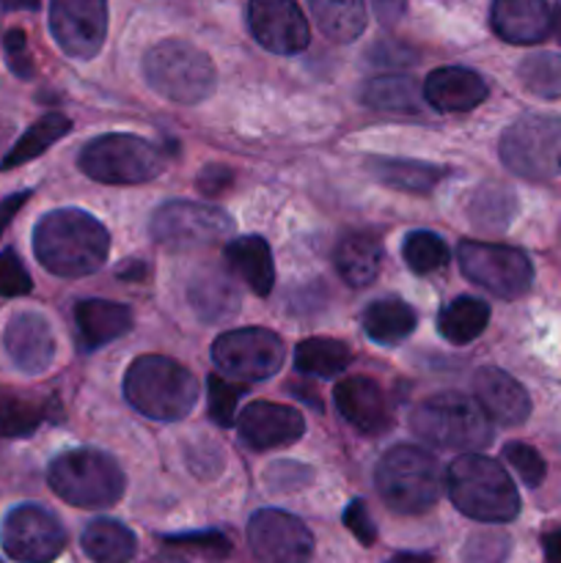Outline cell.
Returning <instances> with one entry per match:
<instances>
[{"instance_id":"obj_1","label":"cell","mask_w":561,"mask_h":563,"mask_svg":"<svg viewBox=\"0 0 561 563\" xmlns=\"http://www.w3.org/2000/svg\"><path fill=\"white\" fill-rule=\"evenodd\" d=\"M33 251L47 273L61 278H82L105 264L110 236L94 214L82 209H55L36 223Z\"/></svg>"},{"instance_id":"obj_2","label":"cell","mask_w":561,"mask_h":563,"mask_svg":"<svg viewBox=\"0 0 561 563\" xmlns=\"http://www.w3.org/2000/svg\"><path fill=\"white\" fill-rule=\"evenodd\" d=\"M449 498L465 517L490 526L512 522L520 515V495L509 473L490 456L465 454L446 473Z\"/></svg>"},{"instance_id":"obj_3","label":"cell","mask_w":561,"mask_h":563,"mask_svg":"<svg viewBox=\"0 0 561 563\" xmlns=\"http://www.w3.org/2000/svg\"><path fill=\"white\" fill-rule=\"evenodd\" d=\"M124 399L154 421H182L198 401L196 377L182 363L143 355L127 368Z\"/></svg>"},{"instance_id":"obj_4","label":"cell","mask_w":561,"mask_h":563,"mask_svg":"<svg viewBox=\"0 0 561 563\" xmlns=\"http://www.w3.org/2000/svg\"><path fill=\"white\" fill-rule=\"evenodd\" d=\"M410 429L443 451H479L493 440V421L476 399L465 394H438L413 410Z\"/></svg>"},{"instance_id":"obj_5","label":"cell","mask_w":561,"mask_h":563,"mask_svg":"<svg viewBox=\"0 0 561 563\" xmlns=\"http://www.w3.org/2000/svg\"><path fill=\"white\" fill-rule=\"evenodd\" d=\"M377 493L396 515H424L443 489V471L429 451L396 445L377 465Z\"/></svg>"},{"instance_id":"obj_6","label":"cell","mask_w":561,"mask_h":563,"mask_svg":"<svg viewBox=\"0 0 561 563\" xmlns=\"http://www.w3.org/2000/svg\"><path fill=\"white\" fill-rule=\"evenodd\" d=\"M47 482L61 500L80 509H108L124 495V473L110 454L94 449L66 451L55 456Z\"/></svg>"},{"instance_id":"obj_7","label":"cell","mask_w":561,"mask_h":563,"mask_svg":"<svg viewBox=\"0 0 561 563\" xmlns=\"http://www.w3.org/2000/svg\"><path fill=\"white\" fill-rule=\"evenodd\" d=\"M143 75L160 97L198 104L215 91V66L204 49L182 38L154 44L143 58Z\"/></svg>"},{"instance_id":"obj_8","label":"cell","mask_w":561,"mask_h":563,"mask_svg":"<svg viewBox=\"0 0 561 563\" xmlns=\"http://www.w3.org/2000/svg\"><path fill=\"white\" fill-rule=\"evenodd\" d=\"M498 152L506 168L522 179H556L561 176V119L544 113L522 115L506 126Z\"/></svg>"},{"instance_id":"obj_9","label":"cell","mask_w":561,"mask_h":563,"mask_svg":"<svg viewBox=\"0 0 561 563\" xmlns=\"http://www.w3.org/2000/svg\"><path fill=\"white\" fill-rule=\"evenodd\" d=\"M77 165L82 174L102 185H143L163 174L165 157L154 143L116 132L86 143Z\"/></svg>"},{"instance_id":"obj_10","label":"cell","mask_w":561,"mask_h":563,"mask_svg":"<svg viewBox=\"0 0 561 563\" xmlns=\"http://www.w3.org/2000/svg\"><path fill=\"white\" fill-rule=\"evenodd\" d=\"M457 258L465 278L501 300H517L531 289L534 267L526 253L517 247L465 240L457 247Z\"/></svg>"},{"instance_id":"obj_11","label":"cell","mask_w":561,"mask_h":563,"mask_svg":"<svg viewBox=\"0 0 561 563\" xmlns=\"http://www.w3.org/2000/svg\"><path fill=\"white\" fill-rule=\"evenodd\" d=\"M148 229L168 251H201L226 240L234 231V220L209 203L170 201L154 212Z\"/></svg>"},{"instance_id":"obj_12","label":"cell","mask_w":561,"mask_h":563,"mask_svg":"<svg viewBox=\"0 0 561 563\" xmlns=\"http://www.w3.org/2000/svg\"><path fill=\"white\" fill-rule=\"evenodd\" d=\"M0 544L16 563H53L66 550V531L53 511L22 504L3 517Z\"/></svg>"},{"instance_id":"obj_13","label":"cell","mask_w":561,"mask_h":563,"mask_svg":"<svg viewBox=\"0 0 561 563\" xmlns=\"http://www.w3.org/2000/svg\"><path fill=\"white\" fill-rule=\"evenodd\" d=\"M212 361L229 377L258 383L273 377L284 363V344L273 330L242 328L229 330L212 344Z\"/></svg>"},{"instance_id":"obj_14","label":"cell","mask_w":561,"mask_h":563,"mask_svg":"<svg viewBox=\"0 0 561 563\" xmlns=\"http://www.w3.org/2000/svg\"><path fill=\"white\" fill-rule=\"evenodd\" d=\"M50 31L66 55L94 58L108 36V0H53Z\"/></svg>"},{"instance_id":"obj_15","label":"cell","mask_w":561,"mask_h":563,"mask_svg":"<svg viewBox=\"0 0 561 563\" xmlns=\"http://www.w3.org/2000/svg\"><path fill=\"white\" fill-rule=\"evenodd\" d=\"M248 548L258 563H308L314 555V537L297 517L262 509L248 522Z\"/></svg>"},{"instance_id":"obj_16","label":"cell","mask_w":561,"mask_h":563,"mask_svg":"<svg viewBox=\"0 0 561 563\" xmlns=\"http://www.w3.org/2000/svg\"><path fill=\"white\" fill-rule=\"evenodd\" d=\"M248 25L253 38L275 55H297L308 47V22L295 0H251Z\"/></svg>"},{"instance_id":"obj_17","label":"cell","mask_w":561,"mask_h":563,"mask_svg":"<svg viewBox=\"0 0 561 563\" xmlns=\"http://www.w3.org/2000/svg\"><path fill=\"white\" fill-rule=\"evenodd\" d=\"M237 427H240L242 440L256 451L292 445L306 432V421L300 412L284 405H273V401L248 405L237 418Z\"/></svg>"},{"instance_id":"obj_18","label":"cell","mask_w":561,"mask_h":563,"mask_svg":"<svg viewBox=\"0 0 561 563\" xmlns=\"http://www.w3.org/2000/svg\"><path fill=\"white\" fill-rule=\"evenodd\" d=\"M6 355L20 372L42 374L55 361V335L42 313L22 311L11 317L3 333Z\"/></svg>"},{"instance_id":"obj_19","label":"cell","mask_w":561,"mask_h":563,"mask_svg":"<svg viewBox=\"0 0 561 563\" xmlns=\"http://www.w3.org/2000/svg\"><path fill=\"white\" fill-rule=\"evenodd\" d=\"M473 390H476V401L487 412L490 421L501 423V427H520L531 416L528 390L501 368H479L473 377Z\"/></svg>"},{"instance_id":"obj_20","label":"cell","mask_w":561,"mask_h":563,"mask_svg":"<svg viewBox=\"0 0 561 563\" xmlns=\"http://www.w3.org/2000/svg\"><path fill=\"white\" fill-rule=\"evenodd\" d=\"M336 407L350 427L363 434H383L391 427L388 405L380 385L369 377H346L336 385Z\"/></svg>"},{"instance_id":"obj_21","label":"cell","mask_w":561,"mask_h":563,"mask_svg":"<svg viewBox=\"0 0 561 563\" xmlns=\"http://www.w3.org/2000/svg\"><path fill=\"white\" fill-rule=\"evenodd\" d=\"M493 31L509 44H537L553 31L548 0H493Z\"/></svg>"},{"instance_id":"obj_22","label":"cell","mask_w":561,"mask_h":563,"mask_svg":"<svg viewBox=\"0 0 561 563\" xmlns=\"http://www.w3.org/2000/svg\"><path fill=\"white\" fill-rule=\"evenodd\" d=\"M424 99L443 113H465L487 99V82L482 75L462 66L435 69L424 82Z\"/></svg>"},{"instance_id":"obj_23","label":"cell","mask_w":561,"mask_h":563,"mask_svg":"<svg viewBox=\"0 0 561 563\" xmlns=\"http://www.w3.org/2000/svg\"><path fill=\"white\" fill-rule=\"evenodd\" d=\"M75 322L82 350H99L132 328V313L121 302L82 300L75 308Z\"/></svg>"},{"instance_id":"obj_24","label":"cell","mask_w":561,"mask_h":563,"mask_svg":"<svg viewBox=\"0 0 561 563\" xmlns=\"http://www.w3.org/2000/svg\"><path fill=\"white\" fill-rule=\"evenodd\" d=\"M226 264L237 278L251 286L253 295L267 297L275 284V264L262 236H237L226 245Z\"/></svg>"},{"instance_id":"obj_25","label":"cell","mask_w":561,"mask_h":563,"mask_svg":"<svg viewBox=\"0 0 561 563\" xmlns=\"http://www.w3.org/2000/svg\"><path fill=\"white\" fill-rule=\"evenodd\" d=\"M187 297H190L193 311L204 322H226L240 308V291L220 269H204V273L193 275Z\"/></svg>"},{"instance_id":"obj_26","label":"cell","mask_w":561,"mask_h":563,"mask_svg":"<svg viewBox=\"0 0 561 563\" xmlns=\"http://www.w3.org/2000/svg\"><path fill=\"white\" fill-rule=\"evenodd\" d=\"M336 269L350 286L361 289L380 275L383 267V245L374 234H350L336 247Z\"/></svg>"},{"instance_id":"obj_27","label":"cell","mask_w":561,"mask_h":563,"mask_svg":"<svg viewBox=\"0 0 561 563\" xmlns=\"http://www.w3.org/2000/svg\"><path fill=\"white\" fill-rule=\"evenodd\" d=\"M82 550L94 563H130L138 550L135 533L116 520H91L80 537Z\"/></svg>"},{"instance_id":"obj_28","label":"cell","mask_w":561,"mask_h":563,"mask_svg":"<svg viewBox=\"0 0 561 563\" xmlns=\"http://www.w3.org/2000/svg\"><path fill=\"white\" fill-rule=\"evenodd\" d=\"M319 31L339 44L355 42L366 27V3L363 0H308Z\"/></svg>"},{"instance_id":"obj_29","label":"cell","mask_w":561,"mask_h":563,"mask_svg":"<svg viewBox=\"0 0 561 563\" xmlns=\"http://www.w3.org/2000/svg\"><path fill=\"white\" fill-rule=\"evenodd\" d=\"M369 170L383 185L396 187L405 192H429L446 176V168L418 163V159H394V157H369Z\"/></svg>"},{"instance_id":"obj_30","label":"cell","mask_w":561,"mask_h":563,"mask_svg":"<svg viewBox=\"0 0 561 563\" xmlns=\"http://www.w3.org/2000/svg\"><path fill=\"white\" fill-rule=\"evenodd\" d=\"M416 330V311L402 300H377L363 311V333L377 344H399Z\"/></svg>"},{"instance_id":"obj_31","label":"cell","mask_w":561,"mask_h":563,"mask_svg":"<svg viewBox=\"0 0 561 563\" xmlns=\"http://www.w3.org/2000/svg\"><path fill=\"white\" fill-rule=\"evenodd\" d=\"M490 322V306L479 297H457L440 311V335L451 344H471L484 333Z\"/></svg>"},{"instance_id":"obj_32","label":"cell","mask_w":561,"mask_h":563,"mask_svg":"<svg viewBox=\"0 0 561 563\" xmlns=\"http://www.w3.org/2000/svg\"><path fill=\"white\" fill-rule=\"evenodd\" d=\"M72 130V121L61 113H47L36 121V124L28 126L25 135L9 148L3 159H0V170H11L16 165H25L31 159H36L38 154L47 152L55 141L66 135Z\"/></svg>"},{"instance_id":"obj_33","label":"cell","mask_w":561,"mask_h":563,"mask_svg":"<svg viewBox=\"0 0 561 563\" xmlns=\"http://www.w3.org/2000/svg\"><path fill=\"white\" fill-rule=\"evenodd\" d=\"M424 88L407 75H383L374 77L363 88V102L374 110H388V113H416L421 108Z\"/></svg>"},{"instance_id":"obj_34","label":"cell","mask_w":561,"mask_h":563,"mask_svg":"<svg viewBox=\"0 0 561 563\" xmlns=\"http://www.w3.org/2000/svg\"><path fill=\"white\" fill-rule=\"evenodd\" d=\"M352 363L350 346L336 339H306L297 344L295 366L297 372L311 377H336Z\"/></svg>"},{"instance_id":"obj_35","label":"cell","mask_w":561,"mask_h":563,"mask_svg":"<svg viewBox=\"0 0 561 563\" xmlns=\"http://www.w3.org/2000/svg\"><path fill=\"white\" fill-rule=\"evenodd\" d=\"M515 196H512L509 187L501 185H487L482 190L473 192L471 207H468V214H471V223L482 231H504L506 225L515 218Z\"/></svg>"},{"instance_id":"obj_36","label":"cell","mask_w":561,"mask_h":563,"mask_svg":"<svg viewBox=\"0 0 561 563\" xmlns=\"http://www.w3.org/2000/svg\"><path fill=\"white\" fill-rule=\"evenodd\" d=\"M520 82L531 93L542 99H556L561 97V55L556 53H534L528 58H522L520 69Z\"/></svg>"},{"instance_id":"obj_37","label":"cell","mask_w":561,"mask_h":563,"mask_svg":"<svg viewBox=\"0 0 561 563\" xmlns=\"http://www.w3.org/2000/svg\"><path fill=\"white\" fill-rule=\"evenodd\" d=\"M402 256L405 264L416 275H429L435 269L446 267L449 264V245L440 240L432 231H413L405 236V245H402Z\"/></svg>"},{"instance_id":"obj_38","label":"cell","mask_w":561,"mask_h":563,"mask_svg":"<svg viewBox=\"0 0 561 563\" xmlns=\"http://www.w3.org/2000/svg\"><path fill=\"white\" fill-rule=\"evenodd\" d=\"M245 388L237 383L212 374L209 377V416L218 421L220 427H234L237 423V401L242 399Z\"/></svg>"},{"instance_id":"obj_39","label":"cell","mask_w":561,"mask_h":563,"mask_svg":"<svg viewBox=\"0 0 561 563\" xmlns=\"http://www.w3.org/2000/svg\"><path fill=\"white\" fill-rule=\"evenodd\" d=\"M42 423V410L28 401H0V434L3 438H28Z\"/></svg>"},{"instance_id":"obj_40","label":"cell","mask_w":561,"mask_h":563,"mask_svg":"<svg viewBox=\"0 0 561 563\" xmlns=\"http://www.w3.org/2000/svg\"><path fill=\"white\" fill-rule=\"evenodd\" d=\"M512 542L501 531H482L473 533L465 544V563H504L509 555Z\"/></svg>"},{"instance_id":"obj_41","label":"cell","mask_w":561,"mask_h":563,"mask_svg":"<svg viewBox=\"0 0 561 563\" xmlns=\"http://www.w3.org/2000/svg\"><path fill=\"white\" fill-rule=\"evenodd\" d=\"M163 542L176 550H196V553L207 555V559H215V561L229 559L231 553V542L218 531L179 533V537H163Z\"/></svg>"},{"instance_id":"obj_42","label":"cell","mask_w":561,"mask_h":563,"mask_svg":"<svg viewBox=\"0 0 561 563\" xmlns=\"http://www.w3.org/2000/svg\"><path fill=\"white\" fill-rule=\"evenodd\" d=\"M504 456H506V462L515 467L517 476L522 478V484H526V487H539V484H542L544 471H548V467H544V460L531 449V445L509 443L504 449Z\"/></svg>"},{"instance_id":"obj_43","label":"cell","mask_w":561,"mask_h":563,"mask_svg":"<svg viewBox=\"0 0 561 563\" xmlns=\"http://www.w3.org/2000/svg\"><path fill=\"white\" fill-rule=\"evenodd\" d=\"M33 289L28 269L14 251L0 253V297H22Z\"/></svg>"},{"instance_id":"obj_44","label":"cell","mask_w":561,"mask_h":563,"mask_svg":"<svg viewBox=\"0 0 561 563\" xmlns=\"http://www.w3.org/2000/svg\"><path fill=\"white\" fill-rule=\"evenodd\" d=\"M3 49H6V60H9L11 71H14L16 77H25V80L28 77H33V64H31V53H28L25 33L16 31V27L6 31Z\"/></svg>"},{"instance_id":"obj_45","label":"cell","mask_w":561,"mask_h":563,"mask_svg":"<svg viewBox=\"0 0 561 563\" xmlns=\"http://www.w3.org/2000/svg\"><path fill=\"white\" fill-rule=\"evenodd\" d=\"M344 526L350 528V531L355 533L358 542L366 544V548H369V544L377 542V528H374V522H372V517H369L363 500H352V504L346 506Z\"/></svg>"},{"instance_id":"obj_46","label":"cell","mask_w":561,"mask_h":563,"mask_svg":"<svg viewBox=\"0 0 561 563\" xmlns=\"http://www.w3.org/2000/svg\"><path fill=\"white\" fill-rule=\"evenodd\" d=\"M231 181H234V174H231V168H226V165H207V168L201 170V176H198V187H201V192H207V196H220L223 190H229Z\"/></svg>"},{"instance_id":"obj_47","label":"cell","mask_w":561,"mask_h":563,"mask_svg":"<svg viewBox=\"0 0 561 563\" xmlns=\"http://www.w3.org/2000/svg\"><path fill=\"white\" fill-rule=\"evenodd\" d=\"M372 9L383 25H394L402 20L407 9V0H372Z\"/></svg>"},{"instance_id":"obj_48","label":"cell","mask_w":561,"mask_h":563,"mask_svg":"<svg viewBox=\"0 0 561 563\" xmlns=\"http://www.w3.org/2000/svg\"><path fill=\"white\" fill-rule=\"evenodd\" d=\"M28 198H31V192L20 190V192H14V196H9V198H3V201H0V236H3L6 225L14 220V214L20 212L22 207H25Z\"/></svg>"},{"instance_id":"obj_49","label":"cell","mask_w":561,"mask_h":563,"mask_svg":"<svg viewBox=\"0 0 561 563\" xmlns=\"http://www.w3.org/2000/svg\"><path fill=\"white\" fill-rule=\"evenodd\" d=\"M544 563H561V531H550L542 537Z\"/></svg>"},{"instance_id":"obj_50","label":"cell","mask_w":561,"mask_h":563,"mask_svg":"<svg viewBox=\"0 0 561 563\" xmlns=\"http://www.w3.org/2000/svg\"><path fill=\"white\" fill-rule=\"evenodd\" d=\"M6 11H36L38 0H0Z\"/></svg>"},{"instance_id":"obj_51","label":"cell","mask_w":561,"mask_h":563,"mask_svg":"<svg viewBox=\"0 0 561 563\" xmlns=\"http://www.w3.org/2000/svg\"><path fill=\"white\" fill-rule=\"evenodd\" d=\"M388 563H435V559L429 553H399Z\"/></svg>"},{"instance_id":"obj_52","label":"cell","mask_w":561,"mask_h":563,"mask_svg":"<svg viewBox=\"0 0 561 563\" xmlns=\"http://www.w3.org/2000/svg\"><path fill=\"white\" fill-rule=\"evenodd\" d=\"M146 563H187L185 559H179V555H170V553H163V555H154L152 561Z\"/></svg>"},{"instance_id":"obj_53","label":"cell","mask_w":561,"mask_h":563,"mask_svg":"<svg viewBox=\"0 0 561 563\" xmlns=\"http://www.w3.org/2000/svg\"><path fill=\"white\" fill-rule=\"evenodd\" d=\"M553 31H556V36H559V42H561V0H559V5H556V14H553Z\"/></svg>"},{"instance_id":"obj_54","label":"cell","mask_w":561,"mask_h":563,"mask_svg":"<svg viewBox=\"0 0 561 563\" xmlns=\"http://www.w3.org/2000/svg\"><path fill=\"white\" fill-rule=\"evenodd\" d=\"M0 563H3V561H0Z\"/></svg>"}]
</instances>
